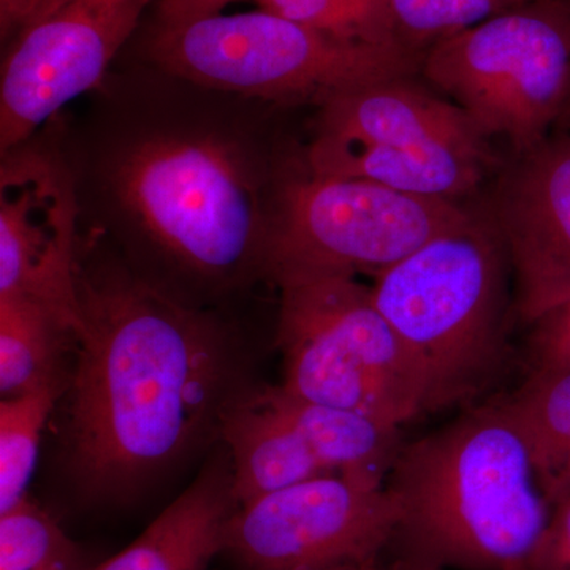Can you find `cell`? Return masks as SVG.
Instances as JSON below:
<instances>
[{"instance_id": "cell-5", "label": "cell", "mask_w": 570, "mask_h": 570, "mask_svg": "<svg viewBox=\"0 0 570 570\" xmlns=\"http://www.w3.org/2000/svg\"><path fill=\"white\" fill-rule=\"evenodd\" d=\"M148 59L204 88L285 108H317L371 82L414 77L422 63L400 48L335 39L264 9L156 26Z\"/></svg>"}, {"instance_id": "cell-19", "label": "cell", "mask_w": 570, "mask_h": 570, "mask_svg": "<svg viewBox=\"0 0 570 570\" xmlns=\"http://www.w3.org/2000/svg\"><path fill=\"white\" fill-rule=\"evenodd\" d=\"M58 395L59 384H47L0 404V513L28 498L41 430Z\"/></svg>"}, {"instance_id": "cell-8", "label": "cell", "mask_w": 570, "mask_h": 570, "mask_svg": "<svg viewBox=\"0 0 570 570\" xmlns=\"http://www.w3.org/2000/svg\"><path fill=\"white\" fill-rule=\"evenodd\" d=\"M420 71L485 138L521 154L557 130L570 89V0L502 11L439 41Z\"/></svg>"}, {"instance_id": "cell-26", "label": "cell", "mask_w": 570, "mask_h": 570, "mask_svg": "<svg viewBox=\"0 0 570 570\" xmlns=\"http://www.w3.org/2000/svg\"><path fill=\"white\" fill-rule=\"evenodd\" d=\"M341 570H417L411 568L406 562L396 560V558L387 557L381 558V560L366 562V564L351 566V568Z\"/></svg>"}, {"instance_id": "cell-22", "label": "cell", "mask_w": 570, "mask_h": 570, "mask_svg": "<svg viewBox=\"0 0 570 570\" xmlns=\"http://www.w3.org/2000/svg\"><path fill=\"white\" fill-rule=\"evenodd\" d=\"M524 570H570V499L551 508L546 530Z\"/></svg>"}, {"instance_id": "cell-4", "label": "cell", "mask_w": 570, "mask_h": 570, "mask_svg": "<svg viewBox=\"0 0 570 570\" xmlns=\"http://www.w3.org/2000/svg\"><path fill=\"white\" fill-rule=\"evenodd\" d=\"M374 303L422 370L428 412L469 407L508 360L517 322L508 250L490 216L438 236L376 277Z\"/></svg>"}, {"instance_id": "cell-7", "label": "cell", "mask_w": 570, "mask_h": 570, "mask_svg": "<svg viewBox=\"0 0 570 570\" xmlns=\"http://www.w3.org/2000/svg\"><path fill=\"white\" fill-rule=\"evenodd\" d=\"M276 344L287 395L403 428L428 414L422 370L354 276L285 281Z\"/></svg>"}, {"instance_id": "cell-29", "label": "cell", "mask_w": 570, "mask_h": 570, "mask_svg": "<svg viewBox=\"0 0 570 570\" xmlns=\"http://www.w3.org/2000/svg\"><path fill=\"white\" fill-rule=\"evenodd\" d=\"M528 2H530V3L542 2V0H528Z\"/></svg>"}, {"instance_id": "cell-23", "label": "cell", "mask_w": 570, "mask_h": 570, "mask_svg": "<svg viewBox=\"0 0 570 570\" xmlns=\"http://www.w3.org/2000/svg\"><path fill=\"white\" fill-rule=\"evenodd\" d=\"M223 11V0H159L157 26L174 28Z\"/></svg>"}, {"instance_id": "cell-21", "label": "cell", "mask_w": 570, "mask_h": 570, "mask_svg": "<svg viewBox=\"0 0 570 570\" xmlns=\"http://www.w3.org/2000/svg\"><path fill=\"white\" fill-rule=\"evenodd\" d=\"M528 0H389L393 32L401 48L423 58L439 41L466 31Z\"/></svg>"}, {"instance_id": "cell-6", "label": "cell", "mask_w": 570, "mask_h": 570, "mask_svg": "<svg viewBox=\"0 0 570 570\" xmlns=\"http://www.w3.org/2000/svg\"><path fill=\"white\" fill-rule=\"evenodd\" d=\"M305 163L317 175L464 202L478 193L494 157L489 138L459 105L401 77L318 105Z\"/></svg>"}, {"instance_id": "cell-2", "label": "cell", "mask_w": 570, "mask_h": 570, "mask_svg": "<svg viewBox=\"0 0 570 570\" xmlns=\"http://www.w3.org/2000/svg\"><path fill=\"white\" fill-rule=\"evenodd\" d=\"M70 463L94 498H124L220 431L253 389L234 330L141 279L77 255Z\"/></svg>"}, {"instance_id": "cell-13", "label": "cell", "mask_w": 570, "mask_h": 570, "mask_svg": "<svg viewBox=\"0 0 570 570\" xmlns=\"http://www.w3.org/2000/svg\"><path fill=\"white\" fill-rule=\"evenodd\" d=\"M490 217L508 250L517 322L531 325L570 302L569 130L513 154L499 174Z\"/></svg>"}, {"instance_id": "cell-18", "label": "cell", "mask_w": 570, "mask_h": 570, "mask_svg": "<svg viewBox=\"0 0 570 570\" xmlns=\"http://www.w3.org/2000/svg\"><path fill=\"white\" fill-rule=\"evenodd\" d=\"M73 330L26 295H0V392L13 397L59 381L62 343Z\"/></svg>"}, {"instance_id": "cell-25", "label": "cell", "mask_w": 570, "mask_h": 570, "mask_svg": "<svg viewBox=\"0 0 570 570\" xmlns=\"http://www.w3.org/2000/svg\"><path fill=\"white\" fill-rule=\"evenodd\" d=\"M56 0H0L2 40H11L33 18L43 13Z\"/></svg>"}, {"instance_id": "cell-24", "label": "cell", "mask_w": 570, "mask_h": 570, "mask_svg": "<svg viewBox=\"0 0 570 570\" xmlns=\"http://www.w3.org/2000/svg\"><path fill=\"white\" fill-rule=\"evenodd\" d=\"M352 10L358 14L376 43L389 48L400 47L393 32L392 18H390L389 0H346Z\"/></svg>"}, {"instance_id": "cell-27", "label": "cell", "mask_w": 570, "mask_h": 570, "mask_svg": "<svg viewBox=\"0 0 570 570\" xmlns=\"http://www.w3.org/2000/svg\"><path fill=\"white\" fill-rule=\"evenodd\" d=\"M557 130H569L570 132V89L568 102H566L564 111H562V116L560 122H558Z\"/></svg>"}, {"instance_id": "cell-20", "label": "cell", "mask_w": 570, "mask_h": 570, "mask_svg": "<svg viewBox=\"0 0 570 570\" xmlns=\"http://www.w3.org/2000/svg\"><path fill=\"white\" fill-rule=\"evenodd\" d=\"M85 554L31 499L0 513V570H88Z\"/></svg>"}, {"instance_id": "cell-17", "label": "cell", "mask_w": 570, "mask_h": 570, "mask_svg": "<svg viewBox=\"0 0 570 570\" xmlns=\"http://www.w3.org/2000/svg\"><path fill=\"white\" fill-rule=\"evenodd\" d=\"M519 423L550 508L570 499V366L531 371L502 396Z\"/></svg>"}, {"instance_id": "cell-28", "label": "cell", "mask_w": 570, "mask_h": 570, "mask_svg": "<svg viewBox=\"0 0 570 570\" xmlns=\"http://www.w3.org/2000/svg\"><path fill=\"white\" fill-rule=\"evenodd\" d=\"M238 2V0H223V9H227L230 3Z\"/></svg>"}, {"instance_id": "cell-15", "label": "cell", "mask_w": 570, "mask_h": 570, "mask_svg": "<svg viewBox=\"0 0 570 570\" xmlns=\"http://www.w3.org/2000/svg\"><path fill=\"white\" fill-rule=\"evenodd\" d=\"M220 439L227 445L239 505L332 475L285 415L272 389L250 390L228 414Z\"/></svg>"}, {"instance_id": "cell-3", "label": "cell", "mask_w": 570, "mask_h": 570, "mask_svg": "<svg viewBox=\"0 0 570 570\" xmlns=\"http://www.w3.org/2000/svg\"><path fill=\"white\" fill-rule=\"evenodd\" d=\"M385 489L397 510L389 554L417 570H524L551 512L502 397L404 444Z\"/></svg>"}, {"instance_id": "cell-16", "label": "cell", "mask_w": 570, "mask_h": 570, "mask_svg": "<svg viewBox=\"0 0 570 570\" xmlns=\"http://www.w3.org/2000/svg\"><path fill=\"white\" fill-rule=\"evenodd\" d=\"M272 392L328 474L385 485L404 445L400 426L298 400L279 387Z\"/></svg>"}, {"instance_id": "cell-10", "label": "cell", "mask_w": 570, "mask_h": 570, "mask_svg": "<svg viewBox=\"0 0 570 570\" xmlns=\"http://www.w3.org/2000/svg\"><path fill=\"white\" fill-rule=\"evenodd\" d=\"M396 523L385 485L322 475L239 505L224 553L242 570H341L387 557Z\"/></svg>"}, {"instance_id": "cell-11", "label": "cell", "mask_w": 570, "mask_h": 570, "mask_svg": "<svg viewBox=\"0 0 570 570\" xmlns=\"http://www.w3.org/2000/svg\"><path fill=\"white\" fill-rule=\"evenodd\" d=\"M153 0H56L9 41L0 77V151L31 140L96 91Z\"/></svg>"}, {"instance_id": "cell-14", "label": "cell", "mask_w": 570, "mask_h": 570, "mask_svg": "<svg viewBox=\"0 0 570 570\" xmlns=\"http://www.w3.org/2000/svg\"><path fill=\"white\" fill-rule=\"evenodd\" d=\"M238 508L230 460L224 459L206 468L140 538L88 570H206L224 553L228 523Z\"/></svg>"}, {"instance_id": "cell-9", "label": "cell", "mask_w": 570, "mask_h": 570, "mask_svg": "<svg viewBox=\"0 0 570 570\" xmlns=\"http://www.w3.org/2000/svg\"><path fill=\"white\" fill-rule=\"evenodd\" d=\"M475 213L459 200L314 174L303 154L281 187L269 281L377 277L438 236L471 223Z\"/></svg>"}, {"instance_id": "cell-1", "label": "cell", "mask_w": 570, "mask_h": 570, "mask_svg": "<svg viewBox=\"0 0 570 570\" xmlns=\"http://www.w3.org/2000/svg\"><path fill=\"white\" fill-rule=\"evenodd\" d=\"M115 88L105 78L85 134L59 145L94 234L118 239L130 269L189 305L269 281L281 187L303 157L268 140L275 104L153 63L134 89Z\"/></svg>"}, {"instance_id": "cell-12", "label": "cell", "mask_w": 570, "mask_h": 570, "mask_svg": "<svg viewBox=\"0 0 570 570\" xmlns=\"http://www.w3.org/2000/svg\"><path fill=\"white\" fill-rule=\"evenodd\" d=\"M80 208L58 142L29 140L0 165V295H26L51 307L77 332Z\"/></svg>"}]
</instances>
